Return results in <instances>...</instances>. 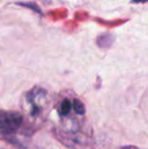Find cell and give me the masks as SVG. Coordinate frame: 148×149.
<instances>
[{
  "mask_svg": "<svg viewBox=\"0 0 148 149\" xmlns=\"http://www.w3.org/2000/svg\"><path fill=\"white\" fill-rule=\"evenodd\" d=\"M22 123V117L18 113L0 111V130L5 133L15 132Z\"/></svg>",
  "mask_w": 148,
  "mask_h": 149,
  "instance_id": "cell-1",
  "label": "cell"
},
{
  "mask_svg": "<svg viewBox=\"0 0 148 149\" xmlns=\"http://www.w3.org/2000/svg\"><path fill=\"white\" fill-rule=\"evenodd\" d=\"M39 113H40V109L38 108L37 106L33 104V113H32V115H33V116H36V115L39 114Z\"/></svg>",
  "mask_w": 148,
  "mask_h": 149,
  "instance_id": "cell-4",
  "label": "cell"
},
{
  "mask_svg": "<svg viewBox=\"0 0 148 149\" xmlns=\"http://www.w3.org/2000/svg\"><path fill=\"white\" fill-rule=\"evenodd\" d=\"M147 0H132V2H135V3H139V2H146Z\"/></svg>",
  "mask_w": 148,
  "mask_h": 149,
  "instance_id": "cell-5",
  "label": "cell"
},
{
  "mask_svg": "<svg viewBox=\"0 0 148 149\" xmlns=\"http://www.w3.org/2000/svg\"><path fill=\"white\" fill-rule=\"evenodd\" d=\"M70 110H71V102L69 100H64L61 104V108H60V114L62 116H65V115L69 114Z\"/></svg>",
  "mask_w": 148,
  "mask_h": 149,
  "instance_id": "cell-2",
  "label": "cell"
},
{
  "mask_svg": "<svg viewBox=\"0 0 148 149\" xmlns=\"http://www.w3.org/2000/svg\"><path fill=\"white\" fill-rule=\"evenodd\" d=\"M73 109H74L75 113H76V114H78V115H83L85 113L84 106H83V104L79 100H74Z\"/></svg>",
  "mask_w": 148,
  "mask_h": 149,
  "instance_id": "cell-3",
  "label": "cell"
}]
</instances>
